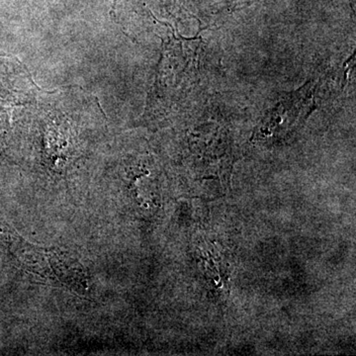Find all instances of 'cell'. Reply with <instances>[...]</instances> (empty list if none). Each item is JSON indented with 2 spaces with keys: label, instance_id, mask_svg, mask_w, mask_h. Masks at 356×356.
Returning <instances> with one entry per match:
<instances>
[{
  "label": "cell",
  "instance_id": "cell-1",
  "mask_svg": "<svg viewBox=\"0 0 356 356\" xmlns=\"http://www.w3.org/2000/svg\"><path fill=\"white\" fill-rule=\"evenodd\" d=\"M310 90L304 86L297 92L286 96L268 112L262 121L259 134L270 138L288 134L309 114L311 105Z\"/></svg>",
  "mask_w": 356,
  "mask_h": 356
}]
</instances>
